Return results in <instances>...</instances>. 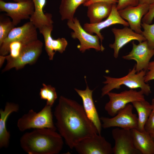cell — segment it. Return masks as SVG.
<instances>
[{"label":"cell","instance_id":"3","mask_svg":"<svg viewBox=\"0 0 154 154\" xmlns=\"http://www.w3.org/2000/svg\"><path fill=\"white\" fill-rule=\"evenodd\" d=\"M146 70H142L137 72L135 66L129 70L126 76L119 78L109 76H104L106 80L103 83L105 85L102 89V96L103 97L114 89H119L124 85L130 89L140 88L144 94L148 96L151 93V87L144 81Z\"/></svg>","mask_w":154,"mask_h":154},{"label":"cell","instance_id":"9","mask_svg":"<svg viewBox=\"0 0 154 154\" xmlns=\"http://www.w3.org/2000/svg\"><path fill=\"white\" fill-rule=\"evenodd\" d=\"M34 10V3L31 0L15 3L0 0V11L6 13V15L11 19L15 26L22 20L29 19Z\"/></svg>","mask_w":154,"mask_h":154},{"label":"cell","instance_id":"4","mask_svg":"<svg viewBox=\"0 0 154 154\" xmlns=\"http://www.w3.org/2000/svg\"><path fill=\"white\" fill-rule=\"evenodd\" d=\"M52 107L46 105L39 112L31 109L19 119L17 125L21 131L31 128H47L56 131L57 129L53 120Z\"/></svg>","mask_w":154,"mask_h":154},{"label":"cell","instance_id":"13","mask_svg":"<svg viewBox=\"0 0 154 154\" xmlns=\"http://www.w3.org/2000/svg\"><path fill=\"white\" fill-rule=\"evenodd\" d=\"M37 28L31 21L15 27L0 45V54L6 56L9 53V45L12 42L26 38L38 37Z\"/></svg>","mask_w":154,"mask_h":154},{"label":"cell","instance_id":"23","mask_svg":"<svg viewBox=\"0 0 154 154\" xmlns=\"http://www.w3.org/2000/svg\"><path fill=\"white\" fill-rule=\"evenodd\" d=\"M90 0H61L59 12L61 20L73 21L74 15L78 7Z\"/></svg>","mask_w":154,"mask_h":154},{"label":"cell","instance_id":"12","mask_svg":"<svg viewBox=\"0 0 154 154\" xmlns=\"http://www.w3.org/2000/svg\"><path fill=\"white\" fill-rule=\"evenodd\" d=\"M132 44V50L122 58L126 60H135L136 62L135 66L137 72L146 70L151 59L154 56V49L149 47L146 40L139 42L137 44L133 41Z\"/></svg>","mask_w":154,"mask_h":154},{"label":"cell","instance_id":"22","mask_svg":"<svg viewBox=\"0 0 154 154\" xmlns=\"http://www.w3.org/2000/svg\"><path fill=\"white\" fill-rule=\"evenodd\" d=\"M138 114V126L137 129L142 131L151 112V104L145 100L137 101L131 103Z\"/></svg>","mask_w":154,"mask_h":154},{"label":"cell","instance_id":"14","mask_svg":"<svg viewBox=\"0 0 154 154\" xmlns=\"http://www.w3.org/2000/svg\"><path fill=\"white\" fill-rule=\"evenodd\" d=\"M116 4L113 5L111 13L105 20L95 23H86L83 25V28L87 32L91 35L95 33L99 37L102 46H103L102 42L104 37L101 33V30L112 25L116 24H121L124 27L129 26L128 23L120 15L116 7Z\"/></svg>","mask_w":154,"mask_h":154},{"label":"cell","instance_id":"33","mask_svg":"<svg viewBox=\"0 0 154 154\" xmlns=\"http://www.w3.org/2000/svg\"><path fill=\"white\" fill-rule=\"evenodd\" d=\"M118 1V0H90L83 5L84 6L88 7L93 3L98 2H105L112 4H117Z\"/></svg>","mask_w":154,"mask_h":154},{"label":"cell","instance_id":"19","mask_svg":"<svg viewBox=\"0 0 154 154\" xmlns=\"http://www.w3.org/2000/svg\"><path fill=\"white\" fill-rule=\"evenodd\" d=\"M132 131L134 145L141 154H154V141L149 133L136 128Z\"/></svg>","mask_w":154,"mask_h":154},{"label":"cell","instance_id":"1","mask_svg":"<svg viewBox=\"0 0 154 154\" xmlns=\"http://www.w3.org/2000/svg\"><path fill=\"white\" fill-rule=\"evenodd\" d=\"M54 115L57 129L71 149L83 139L98 134L83 106L74 100L60 96Z\"/></svg>","mask_w":154,"mask_h":154},{"label":"cell","instance_id":"25","mask_svg":"<svg viewBox=\"0 0 154 154\" xmlns=\"http://www.w3.org/2000/svg\"><path fill=\"white\" fill-rule=\"evenodd\" d=\"M39 95L41 99L46 100V105L52 106L57 98L55 88L50 85L42 84Z\"/></svg>","mask_w":154,"mask_h":154},{"label":"cell","instance_id":"24","mask_svg":"<svg viewBox=\"0 0 154 154\" xmlns=\"http://www.w3.org/2000/svg\"><path fill=\"white\" fill-rule=\"evenodd\" d=\"M53 25L44 26L39 29L43 36L44 42L45 49L49 60H52L55 52L53 50L52 43L53 39L51 35L53 29Z\"/></svg>","mask_w":154,"mask_h":154},{"label":"cell","instance_id":"10","mask_svg":"<svg viewBox=\"0 0 154 154\" xmlns=\"http://www.w3.org/2000/svg\"><path fill=\"white\" fill-rule=\"evenodd\" d=\"M113 147L104 137L97 134L81 140L74 148L80 154H112Z\"/></svg>","mask_w":154,"mask_h":154},{"label":"cell","instance_id":"29","mask_svg":"<svg viewBox=\"0 0 154 154\" xmlns=\"http://www.w3.org/2000/svg\"><path fill=\"white\" fill-rule=\"evenodd\" d=\"M139 5V0H118L116 7L119 11L127 7L136 6Z\"/></svg>","mask_w":154,"mask_h":154},{"label":"cell","instance_id":"35","mask_svg":"<svg viewBox=\"0 0 154 154\" xmlns=\"http://www.w3.org/2000/svg\"><path fill=\"white\" fill-rule=\"evenodd\" d=\"M6 60V56L0 55V67L2 66L5 60Z\"/></svg>","mask_w":154,"mask_h":154},{"label":"cell","instance_id":"17","mask_svg":"<svg viewBox=\"0 0 154 154\" xmlns=\"http://www.w3.org/2000/svg\"><path fill=\"white\" fill-rule=\"evenodd\" d=\"M75 90L82 99L83 107L87 116L96 127L98 134L101 135L102 124L93 101V90H90L87 85L84 90L75 88Z\"/></svg>","mask_w":154,"mask_h":154},{"label":"cell","instance_id":"20","mask_svg":"<svg viewBox=\"0 0 154 154\" xmlns=\"http://www.w3.org/2000/svg\"><path fill=\"white\" fill-rule=\"evenodd\" d=\"M31 0L34 3L35 10L30 18V21L38 30L44 26L53 25L51 14L44 13L43 11L46 0Z\"/></svg>","mask_w":154,"mask_h":154},{"label":"cell","instance_id":"30","mask_svg":"<svg viewBox=\"0 0 154 154\" xmlns=\"http://www.w3.org/2000/svg\"><path fill=\"white\" fill-rule=\"evenodd\" d=\"M152 109L145 127V130L150 133L154 130V98L152 100Z\"/></svg>","mask_w":154,"mask_h":154},{"label":"cell","instance_id":"34","mask_svg":"<svg viewBox=\"0 0 154 154\" xmlns=\"http://www.w3.org/2000/svg\"><path fill=\"white\" fill-rule=\"evenodd\" d=\"M139 4L150 5L154 3V0H139Z\"/></svg>","mask_w":154,"mask_h":154},{"label":"cell","instance_id":"37","mask_svg":"<svg viewBox=\"0 0 154 154\" xmlns=\"http://www.w3.org/2000/svg\"><path fill=\"white\" fill-rule=\"evenodd\" d=\"M15 2H20L22 1H28V0H13Z\"/></svg>","mask_w":154,"mask_h":154},{"label":"cell","instance_id":"32","mask_svg":"<svg viewBox=\"0 0 154 154\" xmlns=\"http://www.w3.org/2000/svg\"><path fill=\"white\" fill-rule=\"evenodd\" d=\"M154 18V3L149 5L147 13L142 19V22L151 24Z\"/></svg>","mask_w":154,"mask_h":154},{"label":"cell","instance_id":"11","mask_svg":"<svg viewBox=\"0 0 154 154\" xmlns=\"http://www.w3.org/2000/svg\"><path fill=\"white\" fill-rule=\"evenodd\" d=\"M115 141L114 154H140L134 145L132 129L116 128L112 131Z\"/></svg>","mask_w":154,"mask_h":154},{"label":"cell","instance_id":"2","mask_svg":"<svg viewBox=\"0 0 154 154\" xmlns=\"http://www.w3.org/2000/svg\"><path fill=\"white\" fill-rule=\"evenodd\" d=\"M63 144L60 134L47 128L27 132L20 139L21 147L29 154H57L62 149Z\"/></svg>","mask_w":154,"mask_h":154},{"label":"cell","instance_id":"8","mask_svg":"<svg viewBox=\"0 0 154 154\" xmlns=\"http://www.w3.org/2000/svg\"><path fill=\"white\" fill-rule=\"evenodd\" d=\"M133 105L128 104L113 117H101L100 119L102 122V127L104 128L117 127L127 129H137L138 117L133 113Z\"/></svg>","mask_w":154,"mask_h":154},{"label":"cell","instance_id":"21","mask_svg":"<svg viewBox=\"0 0 154 154\" xmlns=\"http://www.w3.org/2000/svg\"><path fill=\"white\" fill-rule=\"evenodd\" d=\"M113 4L105 2H98L89 5L87 15L90 23H98L107 18L111 13Z\"/></svg>","mask_w":154,"mask_h":154},{"label":"cell","instance_id":"26","mask_svg":"<svg viewBox=\"0 0 154 154\" xmlns=\"http://www.w3.org/2000/svg\"><path fill=\"white\" fill-rule=\"evenodd\" d=\"M15 25L12 21L9 18H3L2 16L0 17V45L6 38Z\"/></svg>","mask_w":154,"mask_h":154},{"label":"cell","instance_id":"6","mask_svg":"<svg viewBox=\"0 0 154 154\" xmlns=\"http://www.w3.org/2000/svg\"><path fill=\"white\" fill-rule=\"evenodd\" d=\"M107 95L110 100L106 104L104 109L108 114L112 117L115 116L119 111L129 103L145 100L144 94L141 90L137 91L130 89L118 93L110 92Z\"/></svg>","mask_w":154,"mask_h":154},{"label":"cell","instance_id":"31","mask_svg":"<svg viewBox=\"0 0 154 154\" xmlns=\"http://www.w3.org/2000/svg\"><path fill=\"white\" fill-rule=\"evenodd\" d=\"M144 77V81L146 83L154 80V60L150 61L149 63Z\"/></svg>","mask_w":154,"mask_h":154},{"label":"cell","instance_id":"5","mask_svg":"<svg viewBox=\"0 0 154 154\" xmlns=\"http://www.w3.org/2000/svg\"><path fill=\"white\" fill-rule=\"evenodd\" d=\"M43 46V43L38 39L27 44L17 57L7 60L3 72L14 68L18 70L23 68L26 64L35 63L42 52Z\"/></svg>","mask_w":154,"mask_h":154},{"label":"cell","instance_id":"27","mask_svg":"<svg viewBox=\"0 0 154 154\" xmlns=\"http://www.w3.org/2000/svg\"><path fill=\"white\" fill-rule=\"evenodd\" d=\"M141 26L143 29L141 34L145 39L149 47L154 49V24H148L142 22Z\"/></svg>","mask_w":154,"mask_h":154},{"label":"cell","instance_id":"28","mask_svg":"<svg viewBox=\"0 0 154 154\" xmlns=\"http://www.w3.org/2000/svg\"><path fill=\"white\" fill-rule=\"evenodd\" d=\"M68 44V42L65 38H58L57 39H53L52 47L55 52L58 51L62 53L65 50Z\"/></svg>","mask_w":154,"mask_h":154},{"label":"cell","instance_id":"7","mask_svg":"<svg viewBox=\"0 0 154 154\" xmlns=\"http://www.w3.org/2000/svg\"><path fill=\"white\" fill-rule=\"evenodd\" d=\"M67 24L68 27L74 31L71 33L72 38L79 40L80 44L77 47L81 52H84L90 48H94L97 51L104 50V48L100 44L99 37L97 35H91L85 31L77 18H74L73 21L68 20Z\"/></svg>","mask_w":154,"mask_h":154},{"label":"cell","instance_id":"15","mask_svg":"<svg viewBox=\"0 0 154 154\" xmlns=\"http://www.w3.org/2000/svg\"><path fill=\"white\" fill-rule=\"evenodd\" d=\"M149 5L139 4L134 7H127L118 11L120 15L126 20L130 28L135 33L141 34V20L147 13Z\"/></svg>","mask_w":154,"mask_h":154},{"label":"cell","instance_id":"18","mask_svg":"<svg viewBox=\"0 0 154 154\" xmlns=\"http://www.w3.org/2000/svg\"><path fill=\"white\" fill-rule=\"evenodd\" d=\"M18 104L13 102L6 104L4 110H0V148H7L10 138V132L6 128V121L8 117L12 113L17 112L19 110Z\"/></svg>","mask_w":154,"mask_h":154},{"label":"cell","instance_id":"36","mask_svg":"<svg viewBox=\"0 0 154 154\" xmlns=\"http://www.w3.org/2000/svg\"><path fill=\"white\" fill-rule=\"evenodd\" d=\"M149 133L154 141V130L150 132Z\"/></svg>","mask_w":154,"mask_h":154},{"label":"cell","instance_id":"16","mask_svg":"<svg viewBox=\"0 0 154 154\" xmlns=\"http://www.w3.org/2000/svg\"><path fill=\"white\" fill-rule=\"evenodd\" d=\"M112 31L115 37V41L110 44L109 47L114 50V56L117 58L120 50L127 43L133 40H137L139 42L146 40L141 34L135 33L128 27H125L121 29L113 28Z\"/></svg>","mask_w":154,"mask_h":154}]
</instances>
